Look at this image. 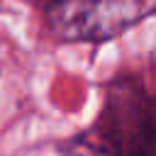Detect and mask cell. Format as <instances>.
Returning <instances> with one entry per match:
<instances>
[{
	"label": "cell",
	"mask_w": 156,
	"mask_h": 156,
	"mask_svg": "<svg viewBox=\"0 0 156 156\" xmlns=\"http://www.w3.org/2000/svg\"><path fill=\"white\" fill-rule=\"evenodd\" d=\"M90 139L110 156H156V85L136 76L117 78Z\"/></svg>",
	"instance_id": "1"
},
{
	"label": "cell",
	"mask_w": 156,
	"mask_h": 156,
	"mask_svg": "<svg viewBox=\"0 0 156 156\" xmlns=\"http://www.w3.org/2000/svg\"><path fill=\"white\" fill-rule=\"evenodd\" d=\"M49 32L61 41H107L156 10V0H41Z\"/></svg>",
	"instance_id": "2"
},
{
	"label": "cell",
	"mask_w": 156,
	"mask_h": 156,
	"mask_svg": "<svg viewBox=\"0 0 156 156\" xmlns=\"http://www.w3.org/2000/svg\"><path fill=\"white\" fill-rule=\"evenodd\" d=\"M27 156H110L100 144L93 139H76V141H63V144H46Z\"/></svg>",
	"instance_id": "3"
}]
</instances>
